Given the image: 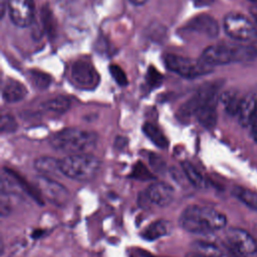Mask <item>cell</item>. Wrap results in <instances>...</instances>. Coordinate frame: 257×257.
<instances>
[{
  "instance_id": "f1b7e54d",
  "label": "cell",
  "mask_w": 257,
  "mask_h": 257,
  "mask_svg": "<svg viewBox=\"0 0 257 257\" xmlns=\"http://www.w3.org/2000/svg\"><path fill=\"white\" fill-rule=\"evenodd\" d=\"M42 22L43 26L46 31L52 32L54 29V24H53V17L50 12V10L46 7L42 9Z\"/></svg>"
},
{
  "instance_id": "e575fe53",
  "label": "cell",
  "mask_w": 257,
  "mask_h": 257,
  "mask_svg": "<svg viewBox=\"0 0 257 257\" xmlns=\"http://www.w3.org/2000/svg\"><path fill=\"white\" fill-rule=\"evenodd\" d=\"M218 257H230V256H228V255H226V254H222V253H221Z\"/></svg>"
},
{
  "instance_id": "5b68a950",
  "label": "cell",
  "mask_w": 257,
  "mask_h": 257,
  "mask_svg": "<svg viewBox=\"0 0 257 257\" xmlns=\"http://www.w3.org/2000/svg\"><path fill=\"white\" fill-rule=\"evenodd\" d=\"M218 89L219 84L217 82H209L203 84L192 97H190L180 106L177 112L178 119L182 122H188L206 101L217 96Z\"/></svg>"
},
{
  "instance_id": "9a60e30c",
  "label": "cell",
  "mask_w": 257,
  "mask_h": 257,
  "mask_svg": "<svg viewBox=\"0 0 257 257\" xmlns=\"http://www.w3.org/2000/svg\"><path fill=\"white\" fill-rule=\"evenodd\" d=\"M217 96L206 101L196 112L195 116L198 121L206 128H212L217 121Z\"/></svg>"
},
{
  "instance_id": "4fadbf2b",
  "label": "cell",
  "mask_w": 257,
  "mask_h": 257,
  "mask_svg": "<svg viewBox=\"0 0 257 257\" xmlns=\"http://www.w3.org/2000/svg\"><path fill=\"white\" fill-rule=\"evenodd\" d=\"M187 27L193 31L205 34L209 37H215L219 33L218 22L210 15L202 14L191 19Z\"/></svg>"
},
{
  "instance_id": "ba28073f",
  "label": "cell",
  "mask_w": 257,
  "mask_h": 257,
  "mask_svg": "<svg viewBox=\"0 0 257 257\" xmlns=\"http://www.w3.org/2000/svg\"><path fill=\"white\" fill-rule=\"evenodd\" d=\"M36 188L40 194L55 206H65L70 200L69 191L59 182L45 176L35 179Z\"/></svg>"
},
{
  "instance_id": "d6986e66",
  "label": "cell",
  "mask_w": 257,
  "mask_h": 257,
  "mask_svg": "<svg viewBox=\"0 0 257 257\" xmlns=\"http://www.w3.org/2000/svg\"><path fill=\"white\" fill-rule=\"evenodd\" d=\"M144 134L154 143L157 147L161 149H166L169 146V141L163 132L154 123L146 122L143 126Z\"/></svg>"
},
{
  "instance_id": "277c9868",
  "label": "cell",
  "mask_w": 257,
  "mask_h": 257,
  "mask_svg": "<svg viewBox=\"0 0 257 257\" xmlns=\"http://www.w3.org/2000/svg\"><path fill=\"white\" fill-rule=\"evenodd\" d=\"M164 61L170 70L187 78H195L212 71V66L201 59L194 60L177 54L167 53L164 56Z\"/></svg>"
},
{
  "instance_id": "44dd1931",
  "label": "cell",
  "mask_w": 257,
  "mask_h": 257,
  "mask_svg": "<svg viewBox=\"0 0 257 257\" xmlns=\"http://www.w3.org/2000/svg\"><path fill=\"white\" fill-rule=\"evenodd\" d=\"M181 167L187 177V179L190 181V183L195 186L196 188H204L205 187V179L201 172L189 161H183L181 163Z\"/></svg>"
},
{
  "instance_id": "83f0119b",
  "label": "cell",
  "mask_w": 257,
  "mask_h": 257,
  "mask_svg": "<svg viewBox=\"0 0 257 257\" xmlns=\"http://www.w3.org/2000/svg\"><path fill=\"white\" fill-rule=\"evenodd\" d=\"M163 75L154 66H150L147 73V81L152 87H156L161 84Z\"/></svg>"
},
{
  "instance_id": "5bb4252c",
  "label": "cell",
  "mask_w": 257,
  "mask_h": 257,
  "mask_svg": "<svg viewBox=\"0 0 257 257\" xmlns=\"http://www.w3.org/2000/svg\"><path fill=\"white\" fill-rule=\"evenodd\" d=\"M34 169L41 174V176H45L48 178L52 177H60L63 176L59 160H56L52 157H39L34 161Z\"/></svg>"
},
{
  "instance_id": "8fae6325",
  "label": "cell",
  "mask_w": 257,
  "mask_h": 257,
  "mask_svg": "<svg viewBox=\"0 0 257 257\" xmlns=\"http://www.w3.org/2000/svg\"><path fill=\"white\" fill-rule=\"evenodd\" d=\"M200 59L212 67L236 62V47L226 44L211 45L203 51Z\"/></svg>"
},
{
  "instance_id": "9c48e42d",
  "label": "cell",
  "mask_w": 257,
  "mask_h": 257,
  "mask_svg": "<svg viewBox=\"0 0 257 257\" xmlns=\"http://www.w3.org/2000/svg\"><path fill=\"white\" fill-rule=\"evenodd\" d=\"M72 82L80 89L91 90L99 83V75L93 65L87 60L79 59L75 61L70 70Z\"/></svg>"
},
{
  "instance_id": "603a6c76",
  "label": "cell",
  "mask_w": 257,
  "mask_h": 257,
  "mask_svg": "<svg viewBox=\"0 0 257 257\" xmlns=\"http://www.w3.org/2000/svg\"><path fill=\"white\" fill-rule=\"evenodd\" d=\"M234 194L246 206L252 209H257V193L256 192L251 191L249 189H244V188H235Z\"/></svg>"
},
{
  "instance_id": "7a4b0ae2",
  "label": "cell",
  "mask_w": 257,
  "mask_h": 257,
  "mask_svg": "<svg viewBox=\"0 0 257 257\" xmlns=\"http://www.w3.org/2000/svg\"><path fill=\"white\" fill-rule=\"evenodd\" d=\"M98 137L94 132L67 127L56 133L50 140L53 150L68 155L86 154L94 150Z\"/></svg>"
},
{
  "instance_id": "d6a6232c",
  "label": "cell",
  "mask_w": 257,
  "mask_h": 257,
  "mask_svg": "<svg viewBox=\"0 0 257 257\" xmlns=\"http://www.w3.org/2000/svg\"><path fill=\"white\" fill-rule=\"evenodd\" d=\"M250 13H251V15H252V17H253L255 23L257 24V5L253 6V7L250 9Z\"/></svg>"
},
{
  "instance_id": "52a82bcc",
  "label": "cell",
  "mask_w": 257,
  "mask_h": 257,
  "mask_svg": "<svg viewBox=\"0 0 257 257\" xmlns=\"http://www.w3.org/2000/svg\"><path fill=\"white\" fill-rule=\"evenodd\" d=\"M225 239L231 250L239 257H257V243L245 230L230 228Z\"/></svg>"
},
{
  "instance_id": "ffe728a7",
  "label": "cell",
  "mask_w": 257,
  "mask_h": 257,
  "mask_svg": "<svg viewBox=\"0 0 257 257\" xmlns=\"http://www.w3.org/2000/svg\"><path fill=\"white\" fill-rule=\"evenodd\" d=\"M242 97L239 96L238 92L233 90L225 91L220 96V101L224 106V109L227 113L231 115H237L240 104H241Z\"/></svg>"
},
{
  "instance_id": "484cf974",
  "label": "cell",
  "mask_w": 257,
  "mask_h": 257,
  "mask_svg": "<svg viewBox=\"0 0 257 257\" xmlns=\"http://www.w3.org/2000/svg\"><path fill=\"white\" fill-rule=\"evenodd\" d=\"M109 72L118 85L125 86L127 84V82H128L127 77H126L124 71L122 70V68H120L118 65L111 64L109 66Z\"/></svg>"
},
{
  "instance_id": "8992f818",
  "label": "cell",
  "mask_w": 257,
  "mask_h": 257,
  "mask_svg": "<svg viewBox=\"0 0 257 257\" xmlns=\"http://www.w3.org/2000/svg\"><path fill=\"white\" fill-rule=\"evenodd\" d=\"M225 32L233 39L240 41H250L257 39V26L247 17L230 13L224 18Z\"/></svg>"
},
{
  "instance_id": "7402d4cb",
  "label": "cell",
  "mask_w": 257,
  "mask_h": 257,
  "mask_svg": "<svg viewBox=\"0 0 257 257\" xmlns=\"http://www.w3.org/2000/svg\"><path fill=\"white\" fill-rule=\"evenodd\" d=\"M70 104H71L70 99L68 97L59 95V96H56V97L46 100L42 104V106H43V108H45L49 111H52L55 113H63L69 109Z\"/></svg>"
},
{
  "instance_id": "30bf717a",
  "label": "cell",
  "mask_w": 257,
  "mask_h": 257,
  "mask_svg": "<svg viewBox=\"0 0 257 257\" xmlns=\"http://www.w3.org/2000/svg\"><path fill=\"white\" fill-rule=\"evenodd\" d=\"M7 6L11 21L19 27L29 26L35 15L33 0H7Z\"/></svg>"
},
{
  "instance_id": "4dcf8cb0",
  "label": "cell",
  "mask_w": 257,
  "mask_h": 257,
  "mask_svg": "<svg viewBox=\"0 0 257 257\" xmlns=\"http://www.w3.org/2000/svg\"><path fill=\"white\" fill-rule=\"evenodd\" d=\"M251 126V131H252V136L254 138V140L257 142V108L252 116V119H251V122H250V125Z\"/></svg>"
},
{
  "instance_id": "f546056e",
  "label": "cell",
  "mask_w": 257,
  "mask_h": 257,
  "mask_svg": "<svg viewBox=\"0 0 257 257\" xmlns=\"http://www.w3.org/2000/svg\"><path fill=\"white\" fill-rule=\"evenodd\" d=\"M142 164H140V165H138V166H136L135 167V171L133 172L134 174H135V176H136V178H138V179H150L151 177H149V176H147V175H144V172H147L148 170L144 167V166H141Z\"/></svg>"
},
{
  "instance_id": "1f68e13d",
  "label": "cell",
  "mask_w": 257,
  "mask_h": 257,
  "mask_svg": "<svg viewBox=\"0 0 257 257\" xmlns=\"http://www.w3.org/2000/svg\"><path fill=\"white\" fill-rule=\"evenodd\" d=\"M215 0H193L194 4L196 6H199V7H202V6H208L210 4H212Z\"/></svg>"
},
{
  "instance_id": "6da1fadb",
  "label": "cell",
  "mask_w": 257,
  "mask_h": 257,
  "mask_svg": "<svg viewBox=\"0 0 257 257\" xmlns=\"http://www.w3.org/2000/svg\"><path fill=\"white\" fill-rule=\"evenodd\" d=\"M179 223L187 232L206 234L224 228L227 224V219L223 213L214 208L190 205L182 212Z\"/></svg>"
},
{
  "instance_id": "cb8c5ba5",
  "label": "cell",
  "mask_w": 257,
  "mask_h": 257,
  "mask_svg": "<svg viewBox=\"0 0 257 257\" xmlns=\"http://www.w3.org/2000/svg\"><path fill=\"white\" fill-rule=\"evenodd\" d=\"M30 80L38 89H45L51 82V78L48 74L39 71H31Z\"/></svg>"
},
{
  "instance_id": "7c38bea8",
  "label": "cell",
  "mask_w": 257,
  "mask_h": 257,
  "mask_svg": "<svg viewBox=\"0 0 257 257\" xmlns=\"http://www.w3.org/2000/svg\"><path fill=\"white\" fill-rule=\"evenodd\" d=\"M145 203H152L160 207L169 206L175 198L174 188L164 182H155L151 184L142 196Z\"/></svg>"
},
{
  "instance_id": "e0dca14e",
  "label": "cell",
  "mask_w": 257,
  "mask_h": 257,
  "mask_svg": "<svg viewBox=\"0 0 257 257\" xmlns=\"http://www.w3.org/2000/svg\"><path fill=\"white\" fill-rule=\"evenodd\" d=\"M257 108V99L254 95L248 94L242 97L241 104L237 113L238 120L241 125L249 126L252 116Z\"/></svg>"
},
{
  "instance_id": "3957f363",
  "label": "cell",
  "mask_w": 257,
  "mask_h": 257,
  "mask_svg": "<svg viewBox=\"0 0 257 257\" xmlns=\"http://www.w3.org/2000/svg\"><path fill=\"white\" fill-rule=\"evenodd\" d=\"M59 163L63 176L77 182L92 180L101 167L100 160L90 153L68 155L60 159Z\"/></svg>"
},
{
  "instance_id": "836d02e7",
  "label": "cell",
  "mask_w": 257,
  "mask_h": 257,
  "mask_svg": "<svg viewBox=\"0 0 257 257\" xmlns=\"http://www.w3.org/2000/svg\"><path fill=\"white\" fill-rule=\"evenodd\" d=\"M131 3H133L134 5H143L145 4L148 0H128Z\"/></svg>"
},
{
  "instance_id": "4316f807",
  "label": "cell",
  "mask_w": 257,
  "mask_h": 257,
  "mask_svg": "<svg viewBox=\"0 0 257 257\" xmlns=\"http://www.w3.org/2000/svg\"><path fill=\"white\" fill-rule=\"evenodd\" d=\"M17 128V122L15 118L10 114H3L1 117V132L12 133Z\"/></svg>"
},
{
  "instance_id": "ac0fdd59",
  "label": "cell",
  "mask_w": 257,
  "mask_h": 257,
  "mask_svg": "<svg viewBox=\"0 0 257 257\" xmlns=\"http://www.w3.org/2000/svg\"><path fill=\"white\" fill-rule=\"evenodd\" d=\"M172 225L167 220H158L152 224H150L142 233L144 239L153 241L157 240L165 235H168L171 231Z\"/></svg>"
},
{
  "instance_id": "2e32d148",
  "label": "cell",
  "mask_w": 257,
  "mask_h": 257,
  "mask_svg": "<svg viewBox=\"0 0 257 257\" xmlns=\"http://www.w3.org/2000/svg\"><path fill=\"white\" fill-rule=\"evenodd\" d=\"M27 94L26 87L14 79H7L2 88V97L6 102L13 103L22 100Z\"/></svg>"
},
{
  "instance_id": "d4e9b609",
  "label": "cell",
  "mask_w": 257,
  "mask_h": 257,
  "mask_svg": "<svg viewBox=\"0 0 257 257\" xmlns=\"http://www.w3.org/2000/svg\"><path fill=\"white\" fill-rule=\"evenodd\" d=\"M195 248L198 251V253L204 257H218L221 254L216 246L205 242L196 243Z\"/></svg>"
}]
</instances>
